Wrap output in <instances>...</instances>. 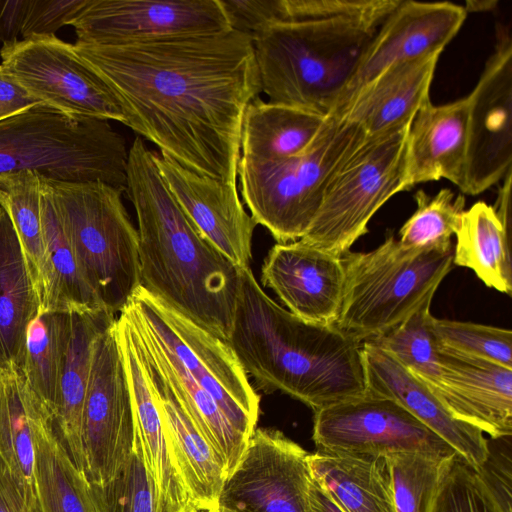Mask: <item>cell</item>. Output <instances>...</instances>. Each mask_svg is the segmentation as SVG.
Instances as JSON below:
<instances>
[{"mask_svg": "<svg viewBox=\"0 0 512 512\" xmlns=\"http://www.w3.org/2000/svg\"><path fill=\"white\" fill-rule=\"evenodd\" d=\"M73 48L115 95L123 124L182 166L237 185L244 112L261 92L250 35L230 29Z\"/></svg>", "mask_w": 512, "mask_h": 512, "instance_id": "obj_1", "label": "cell"}, {"mask_svg": "<svg viewBox=\"0 0 512 512\" xmlns=\"http://www.w3.org/2000/svg\"><path fill=\"white\" fill-rule=\"evenodd\" d=\"M137 218L140 287L216 337L233 327L239 268L196 228L142 137L129 148L126 192Z\"/></svg>", "mask_w": 512, "mask_h": 512, "instance_id": "obj_2", "label": "cell"}, {"mask_svg": "<svg viewBox=\"0 0 512 512\" xmlns=\"http://www.w3.org/2000/svg\"><path fill=\"white\" fill-rule=\"evenodd\" d=\"M400 0H281L280 20L252 34L261 92L328 115Z\"/></svg>", "mask_w": 512, "mask_h": 512, "instance_id": "obj_3", "label": "cell"}, {"mask_svg": "<svg viewBox=\"0 0 512 512\" xmlns=\"http://www.w3.org/2000/svg\"><path fill=\"white\" fill-rule=\"evenodd\" d=\"M226 342L260 389L281 391L314 412L367 393L362 344L335 325L305 321L280 306L250 267L239 268Z\"/></svg>", "mask_w": 512, "mask_h": 512, "instance_id": "obj_4", "label": "cell"}, {"mask_svg": "<svg viewBox=\"0 0 512 512\" xmlns=\"http://www.w3.org/2000/svg\"><path fill=\"white\" fill-rule=\"evenodd\" d=\"M124 137L108 120L39 104L0 122V175L34 171L60 182H102L127 189Z\"/></svg>", "mask_w": 512, "mask_h": 512, "instance_id": "obj_5", "label": "cell"}, {"mask_svg": "<svg viewBox=\"0 0 512 512\" xmlns=\"http://www.w3.org/2000/svg\"><path fill=\"white\" fill-rule=\"evenodd\" d=\"M344 289L335 326L364 343L396 327L434 294L449 273L452 248L404 247L393 234L369 252L341 257Z\"/></svg>", "mask_w": 512, "mask_h": 512, "instance_id": "obj_6", "label": "cell"}, {"mask_svg": "<svg viewBox=\"0 0 512 512\" xmlns=\"http://www.w3.org/2000/svg\"><path fill=\"white\" fill-rule=\"evenodd\" d=\"M364 137L357 124L327 115L320 132L299 155L271 162L240 157V191L256 225L264 226L277 243L300 240L335 171Z\"/></svg>", "mask_w": 512, "mask_h": 512, "instance_id": "obj_7", "label": "cell"}, {"mask_svg": "<svg viewBox=\"0 0 512 512\" xmlns=\"http://www.w3.org/2000/svg\"><path fill=\"white\" fill-rule=\"evenodd\" d=\"M44 180L86 282L120 313L140 287L138 234L122 193L102 182Z\"/></svg>", "mask_w": 512, "mask_h": 512, "instance_id": "obj_8", "label": "cell"}, {"mask_svg": "<svg viewBox=\"0 0 512 512\" xmlns=\"http://www.w3.org/2000/svg\"><path fill=\"white\" fill-rule=\"evenodd\" d=\"M409 125L363 138L332 176L301 241L342 257L368 232L374 214L407 188Z\"/></svg>", "mask_w": 512, "mask_h": 512, "instance_id": "obj_9", "label": "cell"}, {"mask_svg": "<svg viewBox=\"0 0 512 512\" xmlns=\"http://www.w3.org/2000/svg\"><path fill=\"white\" fill-rule=\"evenodd\" d=\"M130 303L151 336L181 362L192 379L249 439L258 420L260 397L227 342L186 319L141 287Z\"/></svg>", "mask_w": 512, "mask_h": 512, "instance_id": "obj_10", "label": "cell"}, {"mask_svg": "<svg viewBox=\"0 0 512 512\" xmlns=\"http://www.w3.org/2000/svg\"><path fill=\"white\" fill-rule=\"evenodd\" d=\"M117 320V318H116ZM115 322L96 339L81 418L84 475L102 485L134 450L135 413Z\"/></svg>", "mask_w": 512, "mask_h": 512, "instance_id": "obj_11", "label": "cell"}, {"mask_svg": "<svg viewBox=\"0 0 512 512\" xmlns=\"http://www.w3.org/2000/svg\"><path fill=\"white\" fill-rule=\"evenodd\" d=\"M1 65L44 105L77 116L124 123L107 84L56 35L32 36L0 50Z\"/></svg>", "mask_w": 512, "mask_h": 512, "instance_id": "obj_12", "label": "cell"}, {"mask_svg": "<svg viewBox=\"0 0 512 512\" xmlns=\"http://www.w3.org/2000/svg\"><path fill=\"white\" fill-rule=\"evenodd\" d=\"M317 450L385 457L419 452L451 457L456 452L396 401L370 393L314 412Z\"/></svg>", "mask_w": 512, "mask_h": 512, "instance_id": "obj_13", "label": "cell"}, {"mask_svg": "<svg viewBox=\"0 0 512 512\" xmlns=\"http://www.w3.org/2000/svg\"><path fill=\"white\" fill-rule=\"evenodd\" d=\"M309 453L271 428L255 429L218 504L226 512H310Z\"/></svg>", "mask_w": 512, "mask_h": 512, "instance_id": "obj_14", "label": "cell"}, {"mask_svg": "<svg viewBox=\"0 0 512 512\" xmlns=\"http://www.w3.org/2000/svg\"><path fill=\"white\" fill-rule=\"evenodd\" d=\"M70 25L76 42L94 45L231 29L220 0H89Z\"/></svg>", "mask_w": 512, "mask_h": 512, "instance_id": "obj_15", "label": "cell"}, {"mask_svg": "<svg viewBox=\"0 0 512 512\" xmlns=\"http://www.w3.org/2000/svg\"><path fill=\"white\" fill-rule=\"evenodd\" d=\"M468 98L464 194L478 195L512 171V39L500 32L495 51Z\"/></svg>", "mask_w": 512, "mask_h": 512, "instance_id": "obj_16", "label": "cell"}, {"mask_svg": "<svg viewBox=\"0 0 512 512\" xmlns=\"http://www.w3.org/2000/svg\"><path fill=\"white\" fill-rule=\"evenodd\" d=\"M465 7L451 2L400 0L379 28L340 94L333 114L388 67L432 52H442L466 19Z\"/></svg>", "mask_w": 512, "mask_h": 512, "instance_id": "obj_17", "label": "cell"}, {"mask_svg": "<svg viewBox=\"0 0 512 512\" xmlns=\"http://www.w3.org/2000/svg\"><path fill=\"white\" fill-rule=\"evenodd\" d=\"M121 313L155 397L170 455L190 503L193 508L217 506L227 478L225 467L192 422L136 325L125 310Z\"/></svg>", "mask_w": 512, "mask_h": 512, "instance_id": "obj_18", "label": "cell"}, {"mask_svg": "<svg viewBox=\"0 0 512 512\" xmlns=\"http://www.w3.org/2000/svg\"><path fill=\"white\" fill-rule=\"evenodd\" d=\"M158 169L174 198L200 233L238 268L249 267L256 223L237 185L201 175L155 152Z\"/></svg>", "mask_w": 512, "mask_h": 512, "instance_id": "obj_19", "label": "cell"}, {"mask_svg": "<svg viewBox=\"0 0 512 512\" xmlns=\"http://www.w3.org/2000/svg\"><path fill=\"white\" fill-rule=\"evenodd\" d=\"M261 281L295 316L335 324L344 289L340 257L301 240L277 243L264 260Z\"/></svg>", "mask_w": 512, "mask_h": 512, "instance_id": "obj_20", "label": "cell"}, {"mask_svg": "<svg viewBox=\"0 0 512 512\" xmlns=\"http://www.w3.org/2000/svg\"><path fill=\"white\" fill-rule=\"evenodd\" d=\"M440 376L429 387L457 419L491 439L512 435V368L438 347Z\"/></svg>", "mask_w": 512, "mask_h": 512, "instance_id": "obj_21", "label": "cell"}, {"mask_svg": "<svg viewBox=\"0 0 512 512\" xmlns=\"http://www.w3.org/2000/svg\"><path fill=\"white\" fill-rule=\"evenodd\" d=\"M367 391L396 401L446 442L475 470L485 463L488 439L478 428L455 418L434 392L385 350L362 343Z\"/></svg>", "mask_w": 512, "mask_h": 512, "instance_id": "obj_22", "label": "cell"}, {"mask_svg": "<svg viewBox=\"0 0 512 512\" xmlns=\"http://www.w3.org/2000/svg\"><path fill=\"white\" fill-rule=\"evenodd\" d=\"M440 55L441 52H432L388 67L330 116L357 124L366 136L411 124L430 101V86Z\"/></svg>", "mask_w": 512, "mask_h": 512, "instance_id": "obj_23", "label": "cell"}, {"mask_svg": "<svg viewBox=\"0 0 512 512\" xmlns=\"http://www.w3.org/2000/svg\"><path fill=\"white\" fill-rule=\"evenodd\" d=\"M468 98L443 105L426 103L407 136V188L446 179L463 187L467 152Z\"/></svg>", "mask_w": 512, "mask_h": 512, "instance_id": "obj_24", "label": "cell"}, {"mask_svg": "<svg viewBox=\"0 0 512 512\" xmlns=\"http://www.w3.org/2000/svg\"><path fill=\"white\" fill-rule=\"evenodd\" d=\"M116 331L133 399L136 440L158 505L163 512H187L193 507L174 467L155 397L122 313L117 317Z\"/></svg>", "mask_w": 512, "mask_h": 512, "instance_id": "obj_25", "label": "cell"}, {"mask_svg": "<svg viewBox=\"0 0 512 512\" xmlns=\"http://www.w3.org/2000/svg\"><path fill=\"white\" fill-rule=\"evenodd\" d=\"M116 318V315L105 309L72 313V334L59 379L52 417L62 443L83 474L81 418L90 375L92 350L98 336L109 328Z\"/></svg>", "mask_w": 512, "mask_h": 512, "instance_id": "obj_26", "label": "cell"}, {"mask_svg": "<svg viewBox=\"0 0 512 512\" xmlns=\"http://www.w3.org/2000/svg\"><path fill=\"white\" fill-rule=\"evenodd\" d=\"M40 310L18 236L0 206V369L21 368L27 330Z\"/></svg>", "mask_w": 512, "mask_h": 512, "instance_id": "obj_27", "label": "cell"}, {"mask_svg": "<svg viewBox=\"0 0 512 512\" xmlns=\"http://www.w3.org/2000/svg\"><path fill=\"white\" fill-rule=\"evenodd\" d=\"M123 310L138 328L192 422L220 458L228 476L239 463L249 439L230 422L217 402L192 379L181 362L151 336L131 303Z\"/></svg>", "mask_w": 512, "mask_h": 512, "instance_id": "obj_28", "label": "cell"}, {"mask_svg": "<svg viewBox=\"0 0 512 512\" xmlns=\"http://www.w3.org/2000/svg\"><path fill=\"white\" fill-rule=\"evenodd\" d=\"M308 462L312 478L347 512H396L384 457L317 450Z\"/></svg>", "mask_w": 512, "mask_h": 512, "instance_id": "obj_29", "label": "cell"}, {"mask_svg": "<svg viewBox=\"0 0 512 512\" xmlns=\"http://www.w3.org/2000/svg\"><path fill=\"white\" fill-rule=\"evenodd\" d=\"M327 116L259 97L246 108L242 121V158L271 162L304 152L325 124Z\"/></svg>", "mask_w": 512, "mask_h": 512, "instance_id": "obj_30", "label": "cell"}, {"mask_svg": "<svg viewBox=\"0 0 512 512\" xmlns=\"http://www.w3.org/2000/svg\"><path fill=\"white\" fill-rule=\"evenodd\" d=\"M45 407L20 368L0 369V457L33 504H39L34 476V424Z\"/></svg>", "mask_w": 512, "mask_h": 512, "instance_id": "obj_31", "label": "cell"}, {"mask_svg": "<svg viewBox=\"0 0 512 512\" xmlns=\"http://www.w3.org/2000/svg\"><path fill=\"white\" fill-rule=\"evenodd\" d=\"M35 485L41 512H96L90 485L43 408L34 424Z\"/></svg>", "mask_w": 512, "mask_h": 512, "instance_id": "obj_32", "label": "cell"}, {"mask_svg": "<svg viewBox=\"0 0 512 512\" xmlns=\"http://www.w3.org/2000/svg\"><path fill=\"white\" fill-rule=\"evenodd\" d=\"M40 183L41 220L46 257V285L40 313L47 311L81 313L105 309L81 272L73 248L63 230L50 190L42 176H40Z\"/></svg>", "mask_w": 512, "mask_h": 512, "instance_id": "obj_33", "label": "cell"}, {"mask_svg": "<svg viewBox=\"0 0 512 512\" xmlns=\"http://www.w3.org/2000/svg\"><path fill=\"white\" fill-rule=\"evenodd\" d=\"M456 238L452 262L473 270L486 286L511 295V231L494 207L478 201L465 210Z\"/></svg>", "mask_w": 512, "mask_h": 512, "instance_id": "obj_34", "label": "cell"}, {"mask_svg": "<svg viewBox=\"0 0 512 512\" xmlns=\"http://www.w3.org/2000/svg\"><path fill=\"white\" fill-rule=\"evenodd\" d=\"M72 334V313H39L29 324L21 371L52 414Z\"/></svg>", "mask_w": 512, "mask_h": 512, "instance_id": "obj_35", "label": "cell"}, {"mask_svg": "<svg viewBox=\"0 0 512 512\" xmlns=\"http://www.w3.org/2000/svg\"><path fill=\"white\" fill-rule=\"evenodd\" d=\"M0 206L11 219L42 303L46 285V257L39 174L25 170L0 175Z\"/></svg>", "mask_w": 512, "mask_h": 512, "instance_id": "obj_36", "label": "cell"}, {"mask_svg": "<svg viewBox=\"0 0 512 512\" xmlns=\"http://www.w3.org/2000/svg\"><path fill=\"white\" fill-rule=\"evenodd\" d=\"M433 297L406 320L369 341L390 353L427 386H435L440 376L437 344L430 329V307Z\"/></svg>", "mask_w": 512, "mask_h": 512, "instance_id": "obj_37", "label": "cell"}, {"mask_svg": "<svg viewBox=\"0 0 512 512\" xmlns=\"http://www.w3.org/2000/svg\"><path fill=\"white\" fill-rule=\"evenodd\" d=\"M417 208L399 231V242L414 249H449L465 211V197L443 188L434 196L415 194Z\"/></svg>", "mask_w": 512, "mask_h": 512, "instance_id": "obj_38", "label": "cell"}, {"mask_svg": "<svg viewBox=\"0 0 512 512\" xmlns=\"http://www.w3.org/2000/svg\"><path fill=\"white\" fill-rule=\"evenodd\" d=\"M453 456L419 452L385 456L396 512H430L443 471Z\"/></svg>", "mask_w": 512, "mask_h": 512, "instance_id": "obj_39", "label": "cell"}, {"mask_svg": "<svg viewBox=\"0 0 512 512\" xmlns=\"http://www.w3.org/2000/svg\"><path fill=\"white\" fill-rule=\"evenodd\" d=\"M89 485L96 512H163L136 437L133 453L119 473L105 484Z\"/></svg>", "mask_w": 512, "mask_h": 512, "instance_id": "obj_40", "label": "cell"}, {"mask_svg": "<svg viewBox=\"0 0 512 512\" xmlns=\"http://www.w3.org/2000/svg\"><path fill=\"white\" fill-rule=\"evenodd\" d=\"M430 329L438 347L486 359L512 368V331L500 327L437 319Z\"/></svg>", "mask_w": 512, "mask_h": 512, "instance_id": "obj_41", "label": "cell"}, {"mask_svg": "<svg viewBox=\"0 0 512 512\" xmlns=\"http://www.w3.org/2000/svg\"><path fill=\"white\" fill-rule=\"evenodd\" d=\"M430 512H510L493 497L478 471L458 455L447 463Z\"/></svg>", "mask_w": 512, "mask_h": 512, "instance_id": "obj_42", "label": "cell"}, {"mask_svg": "<svg viewBox=\"0 0 512 512\" xmlns=\"http://www.w3.org/2000/svg\"><path fill=\"white\" fill-rule=\"evenodd\" d=\"M89 0H31L22 29L23 39L32 36L55 35L70 25Z\"/></svg>", "mask_w": 512, "mask_h": 512, "instance_id": "obj_43", "label": "cell"}, {"mask_svg": "<svg viewBox=\"0 0 512 512\" xmlns=\"http://www.w3.org/2000/svg\"><path fill=\"white\" fill-rule=\"evenodd\" d=\"M489 453L477 470L495 500L512 512L511 494V436L488 440Z\"/></svg>", "mask_w": 512, "mask_h": 512, "instance_id": "obj_44", "label": "cell"}, {"mask_svg": "<svg viewBox=\"0 0 512 512\" xmlns=\"http://www.w3.org/2000/svg\"><path fill=\"white\" fill-rule=\"evenodd\" d=\"M43 104L0 64V122Z\"/></svg>", "mask_w": 512, "mask_h": 512, "instance_id": "obj_45", "label": "cell"}, {"mask_svg": "<svg viewBox=\"0 0 512 512\" xmlns=\"http://www.w3.org/2000/svg\"><path fill=\"white\" fill-rule=\"evenodd\" d=\"M0 512H41L31 503L22 487L0 457Z\"/></svg>", "mask_w": 512, "mask_h": 512, "instance_id": "obj_46", "label": "cell"}, {"mask_svg": "<svg viewBox=\"0 0 512 512\" xmlns=\"http://www.w3.org/2000/svg\"><path fill=\"white\" fill-rule=\"evenodd\" d=\"M31 0H0V41L3 45L18 41Z\"/></svg>", "mask_w": 512, "mask_h": 512, "instance_id": "obj_47", "label": "cell"}, {"mask_svg": "<svg viewBox=\"0 0 512 512\" xmlns=\"http://www.w3.org/2000/svg\"><path fill=\"white\" fill-rule=\"evenodd\" d=\"M309 506L310 512H347L313 478L309 487Z\"/></svg>", "mask_w": 512, "mask_h": 512, "instance_id": "obj_48", "label": "cell"}, {"mask_svg": "<svg viewBox=\"0 0 512 512\" xmlns=\"http://www.w3.org/2000/svg\"><path fill=\"white\" fill-rule=\"evenodd\" d=\"M187 512H226L223 510L219 504L217 506L213 507H206V508H191Z\"/></svg>", "mask_w": 512, "mask_h": 512, "instance_id": "obj_49", "label": "cell"}]
</instances>
